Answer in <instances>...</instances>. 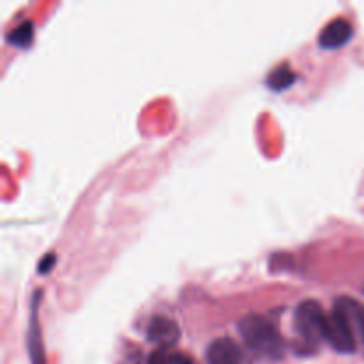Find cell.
Listing matches in <instances>:
<instances>
[{
	"label": "cell",
	"instance_id": "4",
	"mask_svg": "<svg viewBox=\"0 0 364 364\" xmlns=\"http://www.w3.org/2000/svg\"><path fill=\"white\" fill-rule=\"evenodd\" d=\"M41 291H34L31 301V320H28L27 333V352L31 364H46L45 345H43L41 326H39V304H41Z\"/></svg>",
	"mask_w": 364,
	"mask_h": 364
},
{
	"label": "cell",
	"instance_id": "8",
	"mask_svg": "<svg viewBox=\"0 0 364 364\" xmlns=\"http://www.w3.org/2000/svg\"><path fill=\"white\" fill-rule=\"evenodd\" d=\"M336 301L340 302L345 308V311H347L348 318H350L352 322V327H354L355 336L359 338V341H361L364 348V306L352 297H340L336 299Z\"/></svg>",
	"mask_w": 364,
	"mask_h": 364
},
{
	"label": "cell",
	"instance_id": "5",
	"mask_svg": "<svg viewBox=\"0 0 364 364\" xmlns=\"http://www.w3.org/2000/svg\"><path fill=\"white\" fill-rule=\"evenodd\" d=\"M208 364H249L244 350L231 338H217L206 348Z\"/></svg>",
	"mask_w": 364,
	"mask_h": 364
},
{
	"label": "cell",
	"instance_id": "10",
	"mask_svg": "<svg viewBox=\"0 0 364 364\" xmlns=\"http://www.w3.org/2000/svg\"><path fill=\"white\" fill-rule=\"evenodd\" d=\"M295 80H297V73H295L288 64H283V66L276 68V70L267 77V85H269L272 91H284V89L290 87Z\"/></svg>",
	"mask_w": 364,
	"mask_h": 364
},
{
	"label": "cell",
	"instance_id": "13",
	"mask_svg": "<svg viewBox=\"0 0 364 364\" xmlns=\"http://www.w3.org/2000/svg\"><path fill=\"white\" fill-rule=\"evenodd\" d=\"M53 265H55V255L45 256V258L41 259V263H39V274H48Z\"/></svg>",
	"mask_w": 364,
	"mask_h": 364
},
{
	"label": "cell",
	"instance_id": "6",
	"mask_svg": "<svg viewBox=\"0 0 364 364\" xmlns=\"http://www.w3.org/2000/svg\"><path fill=\"white\" fill-rule=\"evenodd\" d=\"M148 340L155 343L159 348H171L178 343L181 333L180 327L174 320L167 316H153L146 333Z\"/></svg>",
	"mask_w": 364,
	"mask_h": 364
},
{
	"label": "cell",
	"instance_id": "9",
	"mask_svg": "<svg viewBox=\"0 0 364 364\" xmlns=\"http://www.w3.org/2000/svg\"><path fill=\"white\" fill-rule=\"evenodd\" d=\"M7 43L18 48H28L32 45V39H34V23L31 20L21 21L20 25H16L14 28H11L9 34L6 36Z\"/></svg>",
	"mask_w": 364,
	"mask_h": 364
},
{
	"label": "cell",
	"instance_id": "1",
	"mask_svg": "<svg viewBox=\"0 0 364 364\" xmlns=\"http://www.w3.org/2000/svg\"><path fill=\"white\" fill-rule=\"evenodd\" d=\"M238 333L244 340L245 347L255 355L269 361H279L284 355V340L277 327L267 316L245 315L238 322Z\"/></svg>",
	"mask_w": 364,
	"mask_h": 364
},
{
	"label": "cell",
	"instance_id": "2",
	"mask_svg": "<svg viewBox=\"0 0 364 364\" xmlns=\"http://www.w3.org/2000/svg\"><path fill=\"white\" fill-rule=\"evenodd\" d=\"M295 331L304 343L315 348L316 345L326 341L329 315L316 301H304L295 309Z\"/></svg>",
	"mask_w": 364,
	"mask_h": 364
},
{
	"label": "cell",
	"instance_id": "3",
	"mask_svg": "<svg viewBox=\"0 0 364 364\" xmlns=\"http://www.w3.org/2000/svg\"><path fill=\"white\" fill-rule=\"evenodd\" d=\"M326 343L340 354H354L358 348V340H355L354 327H352L350 318L340 302H334L333 311L329 313V327H327Z\"/></svg>",
	"mask_w": 364,
	"mask_h": 364
},
{
	"label": "cell",
	"instance_id": "14",
	"mask_svg": "<svg viewBox=\"0 0 364 364\" xmlns=\"http://www.w3.org/2000/svg\"><path fill=\"white\" fill-rule=\"evenodd\" d=\"M171 364H196L194 359L188 358L187 354H181V352H174L171 355Z\"/></svg>",
	"mask_w": 364,
	"mask_h": 364
},
{
	"label": "cell",
	"instance_id": "12",
	"mask_svg": "<svg viewBox=\"0 0 364 364\" xmlns=\"http://www.w3.org/2000/svg\"><path fill=\"white\" fill-rule=\"evenodd\" d=\"M117 364H142L141 352L135 347H132V345H128V352L121 358V361Z\"/></svg>",
	"mask_w": 364,
	"mask_h": 364
},
{
	"label": "cell",
	"instance_id": "7",
	"mask_svg": "<svg viewBox=\"0 0 364 364\" xmlns=\"http://www.w3.org/2000/svg\"><path fill=\"white\" fill-rule=\"evenodd\" d=\"M354 36V27L347 18H334L318 36V45L326 50H336L347 45Z\"/></svg>",
	"mask_w": 364,
	"mask_h": 364
},
{
	"label": "cell",
	"instance_id": "11",
	"mask_svg": "<svg viewBox=\"0 0 364 364\" xmlns=\"http://www.w3.org/2000/svg\"><path fill=\"white\" fill-rule=\"evenodd\" d=\"M171 355L173 354L169 352V348H156L149 355L148 364H171Z\"/></svg>",
	"mask_w": 364,
	"mask_h": 364
}]
</instances>
